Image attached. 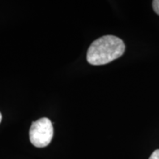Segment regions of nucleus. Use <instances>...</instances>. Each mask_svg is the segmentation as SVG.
Returning a JSON list of instances; mask_svg holds the SVG:
<instances>
[{"label": "nucleus", "mask_w": 159, "mask_h": 159, "mask_svg": "<svg viewBox=\"0 0 159 159\" xmlns=\"http://www.w3.org/2000/svg\"><path fill=\"white\" fill-rule=\"evenodd\" d=\"M152 7H153L154 11L159 15V0H154L152 2Z\"/></svg>", "instance_id": "3"}, {"label": "nucleus", "mask_w": 159, "mask_h": 159, "mask_svg": "<svg viewBox=\"0 0 159 159\" xmlns=\"http://www.w3.org/2000/svg\"><path fill=\"white\" fill-rule=\"evenodd\" d=\"M30 140L36 148L48 146L53 137L52 123L47 117L38 119L32 123L29 131Z\"/></svg>", "instance_id": "2"}, {"label": "nucleus", "mask_w": 159, "mask_h": 159, "mask_svg": "<svg viewBox=\"0 0 159 159\" xmlns=\"http://www.w3.org/2000/svg\"><path fill=\"white\" fill-rule=\"evenodd\" d=\"M149 159H159V150H155Z\"/></svg>", "instance_id": "4"}, {"label": "nucleus", "mask_w": 159, "mask_h": 159, "mask_svg": "<svg viewBox=\"0 0 159 159\" xmlns=\"http://www.w3.org/2000/svg\"><path fill=\"white\" fill-rule=\"evenodd\" d=\"M2 119V114H1V113H0V122H1Z\"/></svg>", "instance_id": "5"}, {"label": "nucleus", "mask_w": 159, "mask_h": 159, "mask_svg": "<svg viewBox=\"0 0 159 159\" xmlns=\"http://www.w3.org/2000/svg\"><path fill=\"white\" fill-rule=\"evenodd\" d=\"M125 45L123 41L114 35H104L91 43L87 52V61L91 65L107 64L124 54Z\"/></svg>", "instance_id": "1"}]
</instances>
